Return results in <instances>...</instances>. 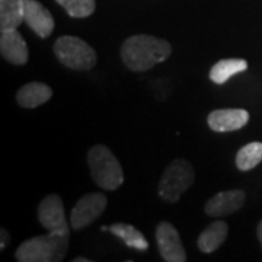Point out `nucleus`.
Returning <instances> with one entry per match:
<instances>
[{"label":"nucleus","instance_id":"nucleus-5","mask_svg":"<svg viewBox=\"0 0 262 262\" xmlns=\"http://www.w3.org/2000/svg\"><path fill=\"white\" fill-rule=\"evenodd\" d=\"M194 168L184 159H175L165 169L159 182V196L166 203H177L194 184Z\"/></svg>","mask_w":262,"mask_h":262},{"label":"nucleus","instance_id":"nucleus-22","mask_svg":"<svg viewBox=\"0 0 262 262\" xmlns=\"http://www.w3.org/2000/svg\"><path fill=\"white\" fill-rule=\"evenodd\" d=\"M73 262H89V259L88 258H75Z\"/></svg>","mask_w":262,"mask_h":262},{"label":"nucleus","instance_id":"nucleus-21","mask_svg":"<svg viewBox=\"0 0 262 262\" xmlns=\"http://www.w3.org/2000/svg\"><path fill=\"white\" fill-rule=\"evenodd\" d=\"M258 239H259V242H261V246H262V220L259 222V225H258Z\"/></svg>","mask_w":262,"mask_h":262},{"label":"nucleus","instance_id":"nucleus-9","mask_svg":"<svg viewBox=\"0 0 262 262\" xmlns=\"http://www.w3.org/2000/svg\"><path fill=\"white\" fill-rule=\"evenodd\" d=\"M246 195L242 189H229L219 192L207 201L206 214L210 217H226L239 211L245 204Z\"/></svg>","mask_w":262,"mask_h":262},{"label":"nucleus","instance_id":"nucleus-19","mask_svg":"<svg viewBox=\"0 0 262 262\" xmlns=\"http://www.w3.org/2000/svg\"><path fill=\"white\" fill-rule=\"evenodd\" d=\"M72 18H88L94 13L95 0H56Z\"/></svg>","mask_w":262,"mask_h":262},{"label":"nucleus","instance_id":"nucleus-11","mask_svg":"<svg viewBox=\"0 0 262 262\" xmlns=\"http://www.w3.org/2000/svg\"><path fill=\"white\" fill-rule=\"evenodd\" d=\"M25 2V16L24 22L32 29L38 37L47 38L54 31V18L51 12L44 8L37 0H24Z\"/></svg>","mask_w":262,"mask_h":262},{"label":"nucleus","instance_id":"nucleus-14","mask_svg":"<svg viewBox=\"0 0 262 262\" xmlns=\"http://www.w3.org/2000/svg\"><path fill=\"white\" fill-rule=\"evenodd\" d=\"M227 233H229L227 223L223 220H217V222H213L203 233L200 234L196 245L201 252H214L225 244V241L227 239Z\"/></svg>","mask_w":262,"mask_h":262},{"label":"nucleus","instance_id":"nucleus-8","mask_svg":"<svg viewBox=\"0 0 262 262\" xmlns=\"http://www.w3.org/2000/svg\"><path fill=\"white\" fill-rule=\"evenodd\" d=\"M156 242L160 256L166 262H185L187 253L182 246L178 230L169 222H162L156 229Z\"/></svg>","mask_w":262,"mask_h":262},{"label":"nucleus","instance_id":"nucleus-13","mask_svg":"<svg viewBox=\"0 0 262 262\" xmlns=\"http://www.w3.org/2000/svg\"><path fill=\"white\" fill-rule=\"evenodd\" d=\"M51 96H53V89L48 84L41 82H31L19 89L16 94V102L22 108L31 110L50 101Z\"/></svg>","mask_w":262,"mask_h":262},{"label":"nucleus","instance_id":"nucleus-17","mask_svg":"<svg viewBox=\"0 0 262 262\" xmlns=\"http://www.w3.org/2000/svg\"><path fill=\"white\" fill-rule=\"evenodd\" d=\"M108 230H110V233L120 237L128 248L137 249V251H147L149 249L147 239L134 226L127 225V223H115V225L110 226Z\"/></svg>","mask_w":262,"mask_h":262},{"label":"nucleus","instance_id":"nucleus-15","mask_svg":"<svg viewBox=\"0 0 262 262\" xmlns=\"http://www.w3.org/2000/svg\"><path fill=\"white\" fill-rule=\"evenodd\" d=\"M25 16L24 0H0V31L18 29Z\"/></svg>","mask_w":262,"mask_h":262},{"label":"nucleus","instance_id":"nucleus-7","mask_svg":"<svg viewBox=\"0 0 262 262\" xmlns=\"http://www.w3.org/2000/svg\"><path fill=\"white\" fill-rule=\"evenodd\" d=\"M38 220L41 226L51 233L64 236H69L70 233V227L66 220L63 201L57 194L47 195L41 201V204L38 206Z\"/></svg>","mask_w":262,"mask_h":262},{"label":"nucleus","instance_id":"nucleus-16","mask_svg":"<svg viewBox=\"0 0 262 262\" xmlns=\"http://www.w3.org/2000/svg\"><path fill=\"white\" fill-rule=\"evenodd\" d=\"M248 69V61L244 58H225L217 61L211 70H210V79L211 82L217 84L226 83L232 76L242 73Z\"/></svg>","mask_w":262,"mask_h":262},{"label":"nucleus","instance_id":"nucleus-18","mask_svg":"<svg viewBox=\"0 0 262 262\" xmlns=\"http://www.w3.org/2000/svg\"><path fill=\"white\" fill-rule=\"evenodd\" d=\"M262 162V143L252 141L244 146L236 155V166L239 170H251Z\"/></svg>","mask_w":262,"mask_h":262},{"label":"nucleus","instance_id":"nucleus-10","mask_svg":"<svg viewBox=\"0 0 262 262\" xmlns=\"http://www.w3.org/2000/svg\"><path fill=\"white\" fill-rule=\"evenodd\" d=\"M249 121V113L241 108H227L215 110L208 114L207 122L208 127L215 133H229L241 130Z\"/></svg>","mask_w":262,"mask_h":262},{"label":"nucleus","instance_id":"nucleus-1","mask_svg":"<svg viewBox=\"0 0 262 262\" xmlns=\"http://www.w3.org/2000/svg\"><path fill=\"white\" fill-rule=\"evenodd\" d=\"M172 54L168 41L153 35L139 34L127 38L121 46L122 63L133 72H146L165 61Z\"/></svg>","mask_w":262,"mask_h":262},{"label":"nucleus","instance_id":"nucleus-2","mask_svg":"<svg viewBox=\"0 0 262 262\" xmlns=\"http://www.w3.org/2000/svg\"><path fill=\"white\" fill-rule=\"evenodd\" d=\"M67 251L69 236L50 232L22 242L15 258L19 262H58L64 259Z\"/></svg>","mask_w":262,"mask_h":262},{"label":"nucleus","instance_id":"nucleus-3","mask_svg":"<svg viewBox=\"0 0 262 262\" xmlns=\"http://www.w3.org/2000/svg\"><path fill=\"white\" fill-rule=\"evenodd\" d=\"M88 165L98 187L106 191H114L122 185L124 173L121 165L106 146L96 144L91 147L88 151Z\"/></svg>","mask_w":262,"mask_h":262},{"label":"nucleus","instance_id":"nucleus-4","mask_svg":"<svg viewBox=\"0 0 262 262\" xmlns=\"http://www.w3.org/2000/svg\"><path fill=\"white\" fill-rule=\"evenodd\" d=\"M54 53L61 64L76 72L91 70L98 60L94 48L83 39L72 35L58 38L54 44Z\"/></svg>","mask_w":262,"mask_h":262},{"label":"nucleus","instance_id":"nucleus-12","mask_svg":"<svg viewBox=\"0 0 262 262\" xmlns=\"http://www.w3.org/2000/svg\"><path fill=\"white\" fill-rule=\"evenodd\" d=\"M0 53L2 57L15 66H22L28 61L29 53L25 39L18 32V29L2 31L0 37Z\"/></svg>","mask_w":262,"mask_h":262},{"label":"nucleus","instance_id":"nucleus-20","mask_svg":"<svg viewBox=\"0 0 262 262\" xmlns=\"http://www.w3.org/2000/svg\"><path fill=\"white\" fill-rule=\"evenodd\" d=\"M8 233L5 232V230H2V245H0V249L3 251L5 249V246H6V244H8Z\"/></svg>","mask_w":262,"mask_h":262},{"label":"nucleus","instance_id":"nucleus-6","mask_svg":"<svg viewBox=\"0 0 262 262\" xmlns=\"http://www.w3.org/2000/svg\"><path fill=\"white\" fill-rule=\"evenodd\" d=\"M108 198L99 192H91L83 195L73 207L70 214V226L75 230H82L89 225H92L96 219L102 215L106 208Z\"/></svg>","mask_w":262,"mask_h":262}]
</instances>
